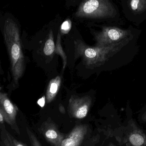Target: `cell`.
<instances>
[{"label": "cell", "mask_w": 146, "mask_h": 146, "mask_svg": "<svg viewBox=\"0 0 146 146\" xmlns=\"http://www.w3.org/2000/svg\"><path fill=\"white\" fill-rule=\"evenodd\" d=\"M3 32L11 61L13 82L17 84L25 70V60L22 51L19 29L13 19L8 18L5 21Z\"/></svg>", "instance_id": "obj_1"}, {"label": "cell", "mask_w": 146, "mask_h": 146, "mask_svg": "<svg viewBox=\"0 0 146 146\" xmlns=\"http://www.w3.org/2000/svg\"><path fill=\"white\" fill-rule=\"evenodd\" d=\"M129 41H125L108 47H90L81 41L76 44V55L82 57L88 66L99 67L120 51Z\"/></svg>", "instance_id": "obj_2"}, {"label": "cell", "mask_w": 146, "mask_h": 146, "mask_svg": "<svg viewBox=\"0 0 146 146\" xmlns=\"http://www.w3.org/2000/svg\"><path fill=\"white\" fill-rule=\"evenodd\" d=\"M116 9L108 0H89L84 1L76 13V17L106 18L114 17Z\"/></svg>", "instance_id": "obj_3"}, {"label": "cell", "mask_w": 146, "mask_h": 146, "mask_svg": "<svg viewBox=\"0 0 146 146\" xmlns=\"http://www.w3.org/2000/svg\"><path fill=\"white\" fill-rule=\"evenodd\" d=\"M96 46L108 47L131 39L130 31L116 27H103L100 32L95 33Z\"/></svg>", "instance_id": "obj_4"}, {"label": "cell", "mask_w": 146, "mask_h": 146, "mask_svg": "<svg viewBox=\"0 0 146 146\" xmlns=\"http://www.w3.org/2000/svg\"><path fill=\"white\" fill-rule=\"evenodd\" d=\"M92 103V99L88 96L79 97L77 96H71L68 104V113L71 117L84 118L86 117Z\"/></svg>", "instance_id": "obj_5"}, {"label": "cell", "mask_w": 146, "mask_h": 146, "mask_svg": "<svg viewBox=\"0 0 146 146\" xmlns=\"http://www.w3.org/2000/svg\"><path fill=\"white\" fill-rule=\"evenodd\" d=\"M17 107L11 101L7 94L0 93V112L3 114L5 122L11 126L17 133L20 134L16 123V117L18 112Z\"/></svg>", "instance_id": "obj_6"}, {"label": "cell", "mask_w": 146, "mask_h": 146, "mask_svg": "<svg viewBox=\"0 0 146 146\" xmlns=\"http://www.w3.org/2000/svg\"><path fill=\"white\" fill-rule=\"evenodd\" d=\"M39 131L46 140L54 146H61L66 136L59 131L56 124L50 118L42 123Z\"/></svg>", "instance_id": "obj_7"}, {"label": "cell", "mask_w": 146, "mask_h": 146, "mask_svg": "<svg viewBox=\"0 0 146 146\" xmlns=\"http://www.w3.org/2000/svg\"><path fill=\"white\" fill-rule=\"evenodd\" d=\"M88 125H79L75 126L67 136H66L60 146H80L88 131Z\"/></svg>", "instance_id": "obj_8"}, {"label": "cell", "mask_w": 146, "mask_h": 146, "mask_svg": "<svg viewBox=\"0 0 146 146\" xmlns=\"http://www.w3.org/2000/svg\"><path fill=\"white\" fill-rule=\"evenodd\" d=\"M61 82V78L58 76L50 81L46 92L47 103H50L54 100L59 90Z\"/></svg>", "instance_id": "obj_9"}, {"label": "cell", "mask_w": 146, "mask_h": 146, "mask_svg": "<svg viewBox=\"0 0 146 146\" xmlns=\"http://www.w3.org/2000/svg\"><path fill=\"white\" fill-rule=\"evenodd\" d=\"M128 141L130 146H146V136L141 131L137 129L129 133Z\"/></svg>", "instance_id": "obj_10"}, {"label": "cell", "mask_w": 146, "mask_h": 146, "mask_svg": "<svg viewBox=\"0 0 146 146\" xmlns=\"http://www.w3.org/2000/svg\"><path fill=\"white\" fill-rule=\"evenodd\" d=\"M130 7L135 13H141L146 10V0H132L130 1Z\"/></svg>", "instance_id": "obj_11"}, {"label": "cell", "mask_w": 146, "mask_h": 146, "mask_svg": "<svg viewBox=\"0 0 146 146\" xmlns=\"http://www.w3.org/2000/svg\"><path fill=\"white\" fill-rule=\"evenodd\" d=\"M55 44L54 41L52 31L49 32L48 39L47 40L45 46H44L43 52L44 54L47 56H49L53 54L55 51Z\"/></svg>", "instance_id": "obj_12"}, {"label": "cell", "mask_w": 146, "mask_h": 146, "mask_svg": "<svg viewBox=\"0 0 146 146\" xmlns=\"http://www.w3.org/2000/svg\"><path fill=\"white\" fill-rule=\"evenodd\" d=\"M54 52L58 54L61 55L63 60V70H64L66 64V57L65 54L63 51L62 46H61V43H60V36L59 33L58 34L57 42H56V45L55 46Z\"/></svg>", "instance_id": "obj_13"}, {"label": "cell", "mask_w": 146, "mask_h": 146, "mask_svg": "<svg viewBox=\"0 0 146 146\" xmlns=\"http://www.w3.org/2000/svg\"><path fill=\"white\" fill-rule=\"evenodd\" d=\"M26 130H27V134L29 138L31 146H42L39 140L36 138V137L32 131H31L28 127H27Z\"/></svg>", "instance_id": "obj_14"}, {"label": "cell", "mask_w": 146, "mask_h": 146, "mask_svg": "<svg viewBox=\"0 0 146 146\" xmlns=\"http://www.w3.org/2000/svg\"><path fill=\"white\" fill-rule=\"evenodd\" d=\"M6 134L13 146H27V145L17 140L5 129Z\"/></svg>", "instance_id": "obj_15"}, {"label": "cell", "mask_w": 146, "mask_h": 146, "mask_svg": "<svg viewBox=\"0 0 146 146\" xmlns=\"http://www.w3.org/2000/svg\"><path fill=\"white\" fill-rule=\"evenodd\" d=\"M1 146H13L6 134L5 127L1 129Z\"/></svg>", "instance_id": "obj_16"}, {"label": "cell", "mask_w": 146, "mask_h": 146, "mask_svg": "<svg viewBox=\"0 0 146 146\" xmlns=\"http://www.w3.org/2000/svg\"><path fill=\"white\" fill-rule=\"evenodd\" d=\"M72 23L70 20H68L64 22L61 26V31L64 34L67 33L70 31L71 28Z\"/></svg>", "instance_id": "obj_17"}, {"label": "cell", "mask_w": 146, "mask_h": 146, "mask_svg": "<svg viewBox=\"0 0 146 146\" xmlns=\"http://www.w3.org/2000/svg\"><path fill=\"white\" fill-rule=\"evenodd\" d=\"M46 97L45 96H42L41 98L39 99L37 101V104L41 107H43L45 106V102H46Z\"/></svg>", "instance_id": "obj_18"}, {"label": "cell", "mask_w": 146, "mask_h": 146, "mask_svg": "<svg viewBox=\"0 0 146 146\" xmlns=\"http://www.w3.org/2000/svg\"><path fill=\"white\" fill-rule=\"evenodd\" d=\"M59 109L60 111L62 113H65V110L63 106V105L61 104H60L59 106Z\"/></svg>", "instance_id": "obj_19"}, {"label": "cell", "mask_w": 146, "mask_h": 146, "mask_svg": "<svg viewBox=\"0 0 146 146\" xmlns=\"http://www.w3.org/2000/svg\"><path fill=\"white\" fill-rule=\"evenodd\" d=\"M142 119L143 121H146V112L145 113H143V115L142 117Z\"/></svg>", "instance_id": "obj_20"}, {"label": "cell", "mask_w": 146, "mask_h": 146, "mask_svg": "<svg viewBox=\"0 0 146 146\" xmlns=\"http://www.w3.org/2000/svg\"><path fill=\"white\" fill-rule=\"evenodd\" d=\"M108 146H116L115 145H113V144H112V143H110V144H109V145H108Z\"/></svg>", "instance_id": "obj_21"}]
</instances>
